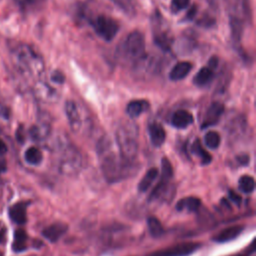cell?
Returning a JSON list of instances; mask_svg holds the SVG:
<instances>
[{"label": "cell", "mask_w": 256, "mask_h": 256, "mask_svg": "<svg viewBox=\"0 0 256 256\" xmlns=\"http://www.w3.org/2000/svg\"><path fill=\"white\" fill-rule=\"evenodd\" d=\"M148 134H149L151 143L155 147L161 146L164 143L166 138V133L163 126L158 122H151L148 125Z\"/></svg>", "instance_id": "4fadbf2b"}, {"label": "cell", "mask_w": 256, "mask_h": 256, "mask_svg": "<svg viewBox=\"0 0 256 256\" xmlns=\"http://www.w3.org/2000/svg\"><path fill=\"white\" fill-rule=\"evenodd\" d=\"M243 230H244V226L233 225L221 230L219 233H217L215 236L212 237V240L217 243H225L238 237Z\"/></svg>", "instance_id": "7c38bea8"}, {"label": "cell", "mask_w": 256, "mask_h": 256, "mask_svg": "<svg viewBox=\"0 0 256 256\" xmlns=\"http://www.w3.org/2000/svg\"><path fill=\"white\" fill-rule=\"evenodd\" d=\"M25 160L31 165H38L42 161V152L36 147H30L25 151Z\"/></svg>", "instance_id": "4316f807"}, {"label": "cell", "mask_w": 256, "mask_h": 256, "mask_svg": "<svg viewBox=\"0 0 256 256\" xmlns=\"http://www.w3.org/2000/svg\"><path fill=\"white\" fill-rule=\"evenodd\" d=\"M230 29H231L232 39L234 40L235 43H239L242 37V31H243L242 20L235 15L230 16Z\"/></svg>", "instance_id": "cb8c5ba5"}, {"label": "cell", "mask_w": 256, "mask_h": 256, "mask_svg": "<svg viewBox=\"0 0 256 256\" xmlns=\"http://www.w3.org/2000/svg\"><path fill=\"white\" fill-rule=\"evenodd\" d=\"M12 63L20 76L26 80H38L44 72L43 59L26 44H21L13 50Z\"/></svg>", "instance_id": "7a4b0ae2"}, {"label": "cell", "mask_w": 256, "mask_h": 256, "mask_svg": "<svg viewBox=\"0 0 256 256\" xmlns=\"http://www.w3.org/2000/svg\"><path fill=\"white\" fill-rule=\"evenodd\" d=\"M117 54L124 62L135 63L145 54V39L141 32L132 31L119 45Z\"/></svg>", "instance_id": "277c9868"}, {"label": "cell", "mask_w": 256, "mask_h": 256, "mask_svg": "<svg viewBox=\"0 0 256 256\" xmlns=\"http://www.w3.org/2000/svg\"><path fill=\"white\" fill-rule=\"evenodd\" d=\"M223 112H224V105L222 103L213 102L212 104H210V106L207 108L206 113L204 115L201 128L205 129L207 127L215 125L219 121Z\"/></svg>", "instance_id": "30bf717a"}, {"label": "cell", "mask_w": 256, "mask_h": 256, "mask_svg": "<svg viewBox=\"0 0 256 256\" xmlns=\"http://www.w3.org/2000/svg\"><path fill=\"white\" fill-rule=\"evenodd\" d=\"M0 256H3V255H2V253H1V252H0Z\"/></svg>", "instance_id": "60d3db41"}, {"label": "cell", "mask_w": 256, "mask_h": 256, "mask_svg": "<svg viewBox=\"0 0 256 256\" xmlns=\"http://www.w3.org/2000/svg\"><path fill=\"white\" fill-rule=\"evenodd\" d=\"M97 150L101 171L108 182H119L128 177L134 170V162H127L120 155L115 154L107 141H100Z\"/></svg>", "instance_id": "6da1fadb"}, {"label": "cell", "mask_w": 256, "mask_h": 256, "mask_svg": "<svg viewBox=\"0 0 256 256\" xmlns=\"http://www.w3.org/2000/svg\"><path fill=\"white\" fill-rule=\"evenodd\" d=\"M154 42L162 50H169L172 45V36L169 31L158 29L157 32H154Z\"/></svg>", "instance_id": "ffe728a7"}, {"label": "cell", "mask_w": 256, "mask_h": 256, "mask_svg": "<svg viewBox=\"0 0 256 256\" xmlns=\"http://www.w3.org/2000/svg\"><path fill=\"white\" fill-rule=\"evenodd\" d=\"M35 94L43 101H49L56 98V91L45 83H39L35 86Z\"/></svg>", "instance_id": "603a6c76"}, {"label": "cell", "mask_w": 256, "mask_h": 256, "mask_svg": "<svg viewBox=\"0 0 256 256\" xmlns=\"http://www.w3.org/2000/svg\"><path fill=\"white\" fill-rule=\"evenodd\" d=\"M229 198H230V200H231L232 202H234L235 204L240 205V203H241V197H240V195L236 194L234 191H229Z\"/></svg>", "instance_id": "e575fe53"}, {"label": "cell", "mask_w": 256, "mask_h": 256, "mask_svg": "<svg viewBox=\"0 0 256 256\" xmlns=\"http://www.w3.org/2000/svg\"><path fill=\"white\" fill-rule=\"evenodd\" d=\"M204 141H205V145L210 148V149H216L219 147L220 142H221V138L220 135L215 132V131H209L205 134L204 136Z\"/></svg>", "instance_id": "f546056e"}, {"label": "cell", "mask_w": 256, "mask_h": 256, "mask_svg": "<svg viewBox=\"0 0 256 256\" xmlns=\"http://www.w3.org/2000/svg\"><path fill=\"white\" fill-rule=\"evenodd\" d=\"M6 169V164H5V161L4 160H0V173L5 171Z\"/></svg>", "instance_id": "f35d334b"}, {"label": "cell", "mask_w": 256, "mask_h": 256, "mask_svg": "<svg viewBox=\"0 0 256 256\" xmlns=\"http://www.w3.org/2000/svg\"><path fill=\"white\" fill-rule=\"evenodd\" d=\"M171 123L178 129H184L193 123V116L189 111L180 109L173 114Z\"/></svg>", "instance_id": "5bb4252c"}, {"label": "cell", "mask_w": 256, "mask_h": 256, "mask_svg": "<svg viewBox=\"0 0 256 256\" xmlns=\"http://www.w3.org/2000/svg\"><path fill=\"white\" fill-rule=\"evenodd\" d=\"M147 226H148L151 236H153L154 238H158L164 234V229H163L160 221L153 216H150L147 219Z\"/></svg>", "instance_id": "83f0119b"}, {"label": "cell", "mask_w": 256, "mask_h": 256, "mask_svg": "<svg viewBox=\"0 0 256 256\" xmlns=\"http://www.w3.org/2000/svg\"><path fill=\"white\" fill-rule=\"evenodd\" d=\"M191 68H192V65L190 62H186V61L178 62L171 69L169 73V78L173 81L182 80L189 74V72L191 71Z\"/></svg>", "instance_id": "2e32d148"}, {"label": "cell", "mask_w": 256, "mask_h": 256, "mask_svg": "<svg viewBox=\"0 0 256 256\" xmlns=\"http://www.w3.org/2000/svg\"><path fill=\"white\" fill-rule=\"evenodd\" d=\"M135 72L139 76L154 75L159 68V61L152 55L144 54L137 62L134 63Z\"/></svg>", "instance_id": "ba28073f"}, {"label": "cell", "mask_w": 256, "mask_h": 256, "mask_svg": "<svg viewBox=\"0 0 256 256\" xmlns=\"http://www.w3.org/2000/svg\"><path fill=\"white\" fill-rule=\"evenodd\" d=\"M213 77H214L213 69L210 68L209 66H205L196 73V75L194 76L193 82L195 85L202 87L208 84L213 79Z\"/></svg>", "instance_id": "44dd1931"}, {"label": "cell", "mask_w": 256, "mask_h": 256, "mask_svg": "<svg viewBox=\"0 0 256 256\" xmlns=\"http://www.w3.org/2000/svg\"><path fill=\"white\" fill-rule=\"evenodd\" d=\"M238 187L243 193H251L255 188V180L252 176L243 175L238 181Z\"/></svg>", "instance_id": "f1b7e54d"}, {"label": "cell", "mask_w": 256, "mask_h": 256, "mask_svg": "<svg viewBox=\"0 0 256 256\" xmlns=\"http://www.w3.org/2000/svg\"><path fill=\"white\" fill-rule=\"evenodd\" d=\"M51 80L55 83H63L64 82V75L60 71H54L51 75Z\"/></svg>", "instance_id": "836d02e7"}, {"label": "cell", "mask_w": 256, "mask_h": 256, "mask_svg": "<svg viewBox=\"0 0 256 256\" xmlns=\"http://www.w3.org/2000/svg\"><path fill=\"white\" fill-rule=\"evenodd\" d=\"M30 136L34 141H42L46 139L50 133V125L47 122H40L32 126L29 130Z\"/></svg>", "instance_id": "ac0fdd59"}, {"label": "cell", "mask_w": 256, "mask_h": 256, "mask_svg": "<svg viewBox=\"0 0 256 256\" xmlns=\"http://www.w3.org/2000/svg\"><path fill=\"white\" fill-rule=\"evenodd\" d=\"M119 155L127 162H134L138 153V128L129 121L120 123L115 133Z\"/></svg>", "instance_id": "3957f363"}, {"label": "cell", "mask_w": 256, "mask_h": 256, "mask_svg": "<svg viewBox=\"0 0 256 256\" xmlns=\"http://www.w3.org/2000/svg\"><path fill=\"white\" fill-rule=\"evenodd\" d=\"M201 205V201L197 197H185L180 199L176 204V210L178 211H187V212H196Z\"/></svg>", "instance_id": "e0dca14e"}, {"label": "cell", "mask_w": 256, "mask_h": 256, "mask_svg": "<svg viewBox=\"0 0 256 256\" xmlns=\"http://www.w3.org/2000/svg\"><path fill=\"white\" fill-rule=\"evenodd\" d=\"M191 150H192V152L195 155H197L200 158L201 163L203 165H207V164H209L211 162V159H212L211 155L202 147V145H201V143H200V141L198 139L192 144Z\"/></svg>", "instance_id": "484cf974"}, {"label": "cell", "mask_w": 256, "mask_h": 256, "mask_svg": "<svg viewBox=\"0 0 256 256\" xmlns=\"http://www.w3.org/2000/svg\"><path fill=\"white\" fill-rule=\"evenodd\" d=\"M82 167V156L79 150L71 145L65 147L60 163H59V170L61 173L65 175H74L77 174Z\"/></svg>", "instance_id": "8992f818"}, {"label": "cell", "mask_w": 256, "mask_h": 256, "mask_svg": "<svg viewBox=\"0 0 256 256\" xmlns=\"http://www.w3.org/2000/svg\"><path fill=\"white\" fill-rule=\"evenodd\" d=\"M65 112L70 128L74 132H78L82 127V117L78 104L74 100H68L65 104Z\"/></svg>", "instance_id": "9c48e42d"}, {"label": "cell", "mask_w": 256, "mask_h": 256, "mask_svg": "<svg viewBox=\"0 0 256 256\" xmlns=\"http://www.w3.org/2000/svg\"><path fill=\"white\" fill-rule=\"evenodd\" d=\"M111 1L127 14L134 13L135 11V5L133 0H111Z\"/></svg>", "instance_id": "4dcf8cb0"}, {"label": "cell", "mask_w": 256, "mask_h": 256, "mask_svg": "<svg viewBox=\"0 0 256 256\" xmlns=\"http://www.w3.org/2000/svg\"><path fill=\"white\" fill-rule=\"evenodd\" d=\"M238 163H240L241 165H247L249 163V156L246 155V154H243V155H238L236 157Z\"/></svg>", "instance_id": "d590c367"}, {"label": "cell", "mask_w": 256, "mask_h": 256, "mask_svg": "<svg viewBox=\"0 0 256 256\" xmlns=\"http://www.w3.org/2000/svg\"><path fill=\"white\" fill-rule=\"evenodd\" d=\"M149 106V102L146 100H133L127 104L126 112L130 117L135 118L148 110Z\"/></svg>", "instance_id": "d6986e66"}, {"label": "cell", "mask_w": 256, "mask_h": 256, "mask_svg": "<svg viewBox=\"0 0 256 256\" xmlns=\"http://www.w3.org/2000/svg\"><path fill=\"white\" fill-rule=\"evenodd\" d=\"M200 247L201 244L197 242L180 243L169 248L154 251L147 256H189L196 252Z\"/></svg>", "instance_id": "52a82bcc"}, {"label": "cell", "mask_w": 256, "mask_h": 256, "mask_svg": "<svg viewBox=\"0 0 256 256\" xmlns=\"http://www.w3.org/2000/svg\"><path fill=\"white\" fill-rule=\"evenodd\" d=\"M6 151H7V146H6V144L0 139V156H1V155H4V154L6 153Z\"/></svg>", "instance_id": "74e56055"}, {"label": "cell", "mask_w": 256, "mask_h": 256, "mask_svg": "<svg viewBox=\"0 0 256 256\" xmlns=\"http://www.w3.org/2000/svg\"><path fill=\"white\" fill-rule=\"evenodd\" d=\"M10 108L5 103L3 98L0 96V116L4 119H9L10 117Z\"/></svg>", "instance_id": "d6a6232c"}, {"label": "cell", "mask_w": 256, "mask_h": 256, "mask_svg": "<svg viewBox=\"0 0 256 256\" xmlns=\"http://www.w3.org/2000/svg\"><path fill=\"white\" fill-rule=\"evenodd\" d=\"M88 20L95 32L106 41L113 40L119 31L118 22L106 14H99Z\"/></svg>", "instance_id": "5b68a950"}, {"label": "cell", "mask_w": 256, "mask_h": 256, "mask_svg": "<svg viewBox=\"0 0 256 256\" xmlns=\"http://www.w3.org/2000/svg\"><path fill=\"white\" fill-rule=\"evenodd\" d=\"M249 255V253L248 254H239V255H235V256H248Z\"/></svg>", "instance_id": "ab89813d"}, {"label": "cell", "mask_w": 256, "mask_h": 256, "mask_svg": "<svg viewBox=\"0 0 256 256\" xmlns=\"http://www.w3.org/2000/svg\"><path fill=\"white\" fill-rule=\"evenodd\" d=\"M196 13H197V6H196V5H193V6L189 9V11L187 12L186 18L189 19V20H192V19L195 17Z\"/></svg>", "instance_id": "8d00e7d4"}, {"label": "cell", "mask_w": 256, "mask_h": 256, "mask_svg": "<svg viewBox=\"0 0 256 256\" xmlns=\"http://www.w3.org/2000/svg\"><path fill=\"white\" fill-rule=\"evenodd\" d=\"M67 229H68V226L65 223L57 222L44 228L42 231V235L48 241L54 243V242H57L67 232Z\"/></svg>", "instance_id": "8fae6325"}, {"label": "cell", "mask_w": 256, "mask_h": 256, "mask_svg": "<svg viewBox=\"0 0 256 256\" xmlns=\"http://www.w3.org/2000/svg\"><path fill=\"white\" fill-rule=\"evenodd\" d=\"M158 175H159V170L157 168H150L138 184L139 192H146L152 186V184L154 183Z\"/></svg>", "instance_id": "7402d4cb"}, {"label": "cell", "mask_w": 256, "mask_h": 256, "mask_svg": "<svg viewBox=\"0 0 256 256\" xmlns=\"http://www.w3.org/2000/svg\"><path fill=\"white\" fill-rule=\"evenodd\" d=\"M27 247V234L23 229H17L14 233L12 249L15 252H22Z\"/></svg>", "instance_id": "d4e9b609"}, {"label": "cell", "mask_w": 256, "mask_h": 256, "mask_svg": "<svg viewBox=\"0 0 256 256\" xmlns=\"http://www.w3.org/2000/svg\"><path fill=\"white\" fill-rule=\"evenodd\" d=\"M26 208H27V203L25 202H18L12 205L9 208L10 219L16 224H24L27 220Z\"/></svg>", "instance_id": "9a60e30c"}, {"label": "cell", "mask_w": 256, "mask_h": 256, "mask_svg": "<svg viewBox=\"0 0 256 256\" xmlns=\"http://www.w3.org/2000/svg\"><path fill=\"white\" fill-rule=\"evenodd\" d=\"M189 3H190V0H172L171 1V10L173 11V13H177V12L185 9Z\"/></svg>", "instance_id": "1f68e13d"}]
</instances>
